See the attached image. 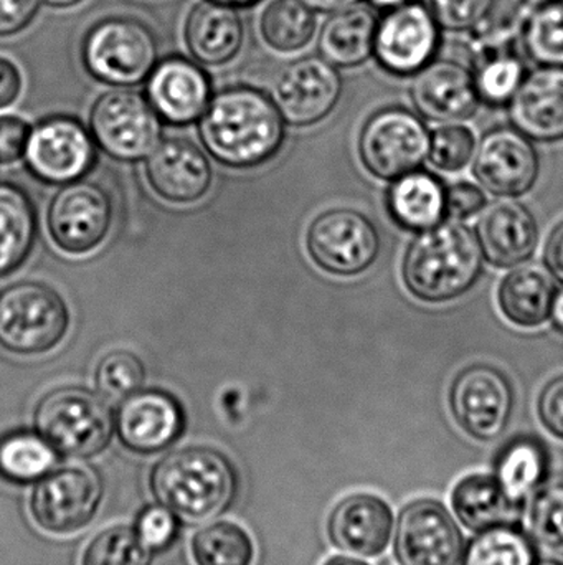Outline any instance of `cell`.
Returning a JSON list of instances; mask_svg holds the SVG:
<instances>
[{"label":"cell","mask_w":563,"mask_h":565,"mask_svg":"<svg viewBox=\"0 0 563 565\" xmlns=\"http://www.w3.org/2000/svg\"><path fill=\"white\" fill-rule=\"evenodd\" d=\"M149 490L155 503L167 508L178 520L201 524L234 508L240 477L224 451L194 445L155 461L149 473Z\"/></svg>","instance_id":"1"},{"label":"cell","mask_w":563,"mask_h":565,"mask_svg":"<svg viewBox=\"0 0 563 565\" xmlns=\"http://www.w3.org/2000/svg\"><path fill=\"white\" fill-rule=\"evenodd\" d=\"M201 136L218 161L251 168L277 154L284 138L283 116L260 89L231 86L212 96L201 118Z\"/></svg>","instance_id":"2"},{"label":"cell","mask_w":563,"mask_h":565,"mask_svg":"<svg viewBox=\"0 0 563 565\" xmlns=\"http://www.w3.org/2000/svg\"><path fill=\"white\" fill-rule=\"evenodd\" d=\"M483 252L475 232L458 221L420 232L403 258V281L415 298L445 302L475 286L483 271Z\"/></svg>","instance_id":"3"},{"label":"cell","mask_w":563,"mask_h":565,"mask_svg":"<svg viewBox=\"0 0 563 565\" xmlns=\"http://www.w3.org/2000/svg\"><path fill=\"white\" fill-rule=\"evenodd\" d=\"M35 430L56 455L93 460L111 444L115 414L101 394L83 387L56 388L36 405Z\"/></svg>","instance_id":"4"},{"label":"cell","mask_w":563,"mask_h":565,"mask_svg":"<svg viewBox=\"0 0 563 565\" xmlns=\"http://www.w3.org/2000/svg\"><path fill=\"white\" fill-rule=\"evenodd\" d=\"M158 58L154 33L131 17H111L96 23L83 42V63L89 75L118 88L145 82Z\"/></svg>","instance_id":"5"},{"label":"cell","mask_w":563,"mask_h":565,"mask_svg":"<svg viewBox=\"0 0 563 565\" xmlns=\"http://www.w3.org/2000/svg\"><path fill=\"white\" fill-rule=\"evenodd\" d=\"M105 484L95 470L82 465L62 467L33 484L29 514L36 527L50 536L82 533L98 516Z\"/></svg>","instance_id":"6"},{"label":"cell","mask_w":563,"mask_h":565,"mask_svg":"<svg viewBox=\"0 0 563 565\" xmlns=\"http://www.w3.org/2000/svg\"><path fill=\"white\" fill-rule=\"evenodd\" d=\"M465 544L462 524L439 498H413L397 513L392 553L399 565H459Z\"/></svg>","instance_id":"7"},{"label":"cell","mask_w":563,"mask_h":565,"mask_svg":"<svg viewBox=\"0 0 563 565\" xmlns=\"http://www.w3.org/2000/svg\"><path fill=\"white\" fill-rule=\"evenodd\" d=\"M68 329V311L58 292L23 281L0 292V344L17 354H42Z\"/></svg>","instance_id":"8"},{"label":"cell","mask_w":563,"mask_h":565,"mask_svg":"<svg viewBox=\"0 0 563 565\" xmlns=\"http://www.w3.org/2000/svg\"><path fill=\"white\" fill-rule=\"evenodd\" d=\"M429 149L430 132L423 119L397 106L370 116L360 132L359 152L364 166L383 181H396L419 171Z\"/></svg>","instance_id":"9"},{"label":"cell","mask_w":563,"mask_h":565,"mask_svg":"<svg viewBox=\"0 0 563 565\" xmlns=\"http://www.w3.org/2000/svg\"><path fill=\"white\" fill-rule=\"evenodd\" d=\"M450 408L468 437L479 444H491L502 437L511 422L515 388L498 369L472 365L453 382Z\"/></svg>","instance_id":"10"},{"label":"cell","mask_w":563,"mask_h":565,"mask_svg":"<svg viewBox=\"0 0 563 565\" xmlns=\"http://www.w3.org/2000/svg\"><path fill=\"white\" fill-rule=\"evenodd\" d=\"M91 131L102 151L119 161L151 154L161 136L158 113L148 98L131 89H111L96 99Z\"/></svg>","instance_id":"11"},{"label":"cell","mask_w":563,"mask_h":565,"mask_svg":"<svg viewBox=\"0 0 563 565\" xmlns=\"http://www.w3.org/2000/svg\"><path fill=\"white\" fill-rule=\"evenodd\" d=\"M307 248L317 267L327 274L354 277L379 257L380 235L366 215L336 209L314 218L307 231Z\"/></svg>","instance_id":"12"},{"label":"cell","mask_w":563,"mask_h":565,"mask_svg":"<svg viewBox=\"0 0 563 565\" xmlns=\"http://www.w3.org/2000/svg\"><path fill=\"white\" fill-rule=\"evenodd\" d=\"M432 13L420 0H410L379 17L373 56L386 72L413 76L433 62L442 42Z\"/></svg>","instance_id":"13"},{"label":"cell","mask_w":563,"mask_h":565,"mask_svg":"<svg viewBox=\"0 0 563 565\" xmlns=\"http://www.w3.org/2000/svg\"><path fill=\"white\" fill-rule=\"evenodd\" d=\"M396 511L372 491H354L340 498L326 518V536L339 553L379 559L392 546Z\"/></svg>","instance_id":"14"},{"label":"cell","mask_w":563,"mask_h":565,"mask_svg":"<svg viewBox=\"0 0 563 565\" xmlns=\"http://www.w3.org/2000/svg\"><path fill=\"white\" fill-rule=\"evenodd\" d=\"M343 95L339 68L323 56L288 63L274 79L273 102L284 121L311 126L326 118Z\"/></svg>","instance_id":"15"},{"label":"cell","mask_w":563,"mask_h":565,"mask_svg":"<svg viewBox=\"0 0 563 565\" xmlns=\"http://www.w3.org/2000/svg\"><path fill=\"white\" fill-rule=\"evenodd\" d=\"M112 222V204L105 189L95 182H68L48 209V231L66 254L95 250Z\"/></svg>","instance_id":"16"},{"label":"cell","mask_w":563,"mask_h":565,"mask_svg":"<svg viewBox=\"0 0 563 565\" xmlns=\"http://www.w3.org/2000/svg\"><path fill=\"white\" fill-rule=\"evenodd\" d=\"M184 428L181 405L161 391H136L122 398L115 415V430L122 447L141 457L169 450Z\"/></svg>","instance_id":"17"},{"label":"cell","mask_w":563,"mask_h":565,"mask_svg":"<svg viewBox=\"0 0 563 565\" xmlns=\"http://www.w3.org/2000/svg\"><path fill=\"white\" fill-rule=\"evenodd\" d=\"M538 149L516 128L486 132L475 158L479 184L499 198H519L534 188L539 178Z\"/></svg>","instance_id":"18"},{"label":"cell","mask_w":563,"mask_h":565,"mask_svg":"<svg viewBox=\"0 0 563 565\" xmlns=\"http://www.w3.org/2000/svg\"><path fill=\"white\" fill-rule=\"evenodd\" d=\"M26 161L36 178L50 184L78 181L95 161L88 131L76 119L55 116L30 131Z\"/></svg>","instance_id":"19"},{"label":"cell","mask_w":563,"mask_h":565,"mask_svg":"<svg viewBox=\"0 0 563 565\" xmlns=\"http://www.w3.org/2000/svg\"><path fill=\"white\" fill-rule=\"evenodd\" d=\"M410 96L423 118L445 125L472 118L481 103L472 70L453 60H433L416 72Z\"/></svg>","instance_id":"20"},{"label":"cell","mask_w":563,"mask_h":565,"mask_svg":"<svg viewBox=\"0 0 563 565\" xmlns=\"http://www.w3.org/2000/svg\"><path fill=\"white\" fill-rule=\"evenodd\" d=\"M210 99V79L194 60L171 56L158 62L149 75L148 102L159 118L172 125L197 121Z\"/></svg>","instance_id":"21"},{"label":"cell","mask_w":563,"mask_h":565,"mask_svg":"<svg viewBox=\"0 0 563 565\" xmlns=\"http://www.w3.org/2000/svg\"><path fill=\"white\" fill-rule=\"evenodd\" d=\"M552 451L544 438L516 435L496 450L491 471L512 518L524 516L532 494L552 473Z\"/></svg>","instance_id":"22"},{"label":"cell","mask_w":563,"mask_h":565,"mask_svg":"<svg viewBox=\"0 0 563 565\" xmlns=\"http://www.w3.org/2000/svg\"><path fill=\"white\" fill-rule=\"evenodd\" d=\"M476 238L488 264L515 268L538 248L539 225L524 204L506 199L486 204L476 224Z\"/></svg>","instance_id":"23"},{"label":"cell","mask_w":563,"mask_h":565,"mask_svg":"<svg viewBox=\"0 0 563 565\" xmlns=\"http://www.w3.org/2000/svg\"><path fill=\"white\" fill-rule=\"evenodd\" d=\"M516 129L529 139L554 142L563 139V66H538L526 73L509 102Z\"/></svg>","instance_id":"24"},{"label":"cell","mask_w":563,"mask_h":565,"mask_svg":"<svg viewBox=\"0 0 563 565\" xmlns=\"http://www.w3.org/2000/svg\"><path fill=\"white\" fill-rule=\"evenodd\" d=\"M148 179L162 199L191 204L207 194L212 169L204 152L185 139H165L148 159Z\"/></svg>","instance_id":"25"},{"label":"cell","mask_w":563,"mask_h":565,"mask_svg":"<svg viewBox=\"0 0 563 565\" xmlns=\"http://www.w3.org/2000/svg\"><path fill=\"white\" fill-rule=\"evenodd\" d=\"M184 39L192 60L198 65H227L243 46V20L237 7L201 0L188 13Z\"/></svg>","instance_id":"26"},{"label":"cell","mask_w":563,"mask_h":565,"mask_svg":"<svg viewBox=\"0 0 563 565\" xmlns=\"http://www.w3.org/2000/svg\"><path fill=\"white\" fill-rule=\"evenodd\" d=\"M377 22L376 12L359 3L329 13L317 39L320 56L336 68L362 65L373 56Z\"/></svg>","instance_id":"27"},{"label":"cell","mask_w":563,"mask_h":565,"mask_svg":"<svg viewBox=\"0 0 563 565\" xmlns=\"http://www.w3.org/2000/svg\"><path fill=\"white\" fill-rule=\"evenodd\" d=\"M554 275L541 265H518L499 286L502 315L521 328H538L551 319L557 295Z\"/></svg>","instance_id":"28"},{"label":"cell","mask_w":563,"mask_h":565,"mask_svg":"<svg viewBox=\"0 0 563 565\" xmlns=\"http://www.w3.org/2000/svg\"><path fill=\"white\" fill-rule=\"evenodd\" d=\"M445 195V185L439 178L430 172L413 171L393 181L387 204L400 227L423 232L442 224L446 215Z\"/></svg>","instance_id":"29"},{"label":"cell","mask_w":563,"mask_h":565,"mask_svg":"<svg viewBox=\"0 0 563 565\" xmlns=\"http://www.w3.org/2000/svg\"><path fill=\"white\" fill-rule=\"evenodd\" d=\"M541 550L519 518L476 531L465 544L459 565H535Z\"/></svg>","instance_id":"30"},{"label":"cell","mask_w":563,"mask_h":565,"mask_svg":"<svg viewBox=\"0 0 563 565\" xmlns=\"http://www.w3.org/2000/svg\"><path fill=\"white\" fill-rule=\"evenodd\" d=\"M450 510L472 533L512 518L498 483L485 471H473L455 481L450 490Z\"/></svg>","instance_id":"31"},{"label":"cell","mask_w":563,"mask_h":565,"mask_svg":"<svg viewBox=\"0 0 563 565\" xmlns=\"http://www.w3.org/2000/svg\"><path fill=\"white\" fill-rule=\"evenodd\" d=\"M188 554L194 565H255L258 550L247 527L220 520L205 524L192 536Z\"/></svg>","instance_id":"32"},{"label":"cell","mask_w":563,"mask_h":565,"mask_svg":"<svg viewBox=\"0 0 563 565\" xmlns=\"http://www.w3.org/2000/svg\"><path fill=\"white\" fill-rule=\"evenodd\" d=\"M56 451L33 431L19 430L0 437V481L29 487L53 470Z\"/></svg>","instance_id":"33"},{"label":"cell","mask_w":563,"mask_h":565,"mask_svg":"<svg viewBox=\"0 0 563 565\" xmlns=\"http://www.w3.org/2000/svg\"><path fill=\"white\" fill-rule=\"evenodd\" d=\"M316 12L303 0H271L261 12V40L277 53L306 49L316 35Z\"/></svg>","instance_id":"34"},{"label":"cell","mask_w":563,"mask_h":565,"mask_svg":"<svg viewBox=\"0 0 563 565\" xmlns=\"http://www.w3.org/2000/svg\"><path fill=\"white\" fill-rule=\"evenodd\" d=\"M35 238V214L29 198L12 185H0V274L19 267Z\"/></svg>","instance_id":"35"},{"label":"cell","mask_w":563,"mask_h":565,"mask_svg":"<svg viewBox=\"0 0 563 565\" xmlns=\"http://www.w3.org/2000/svg\"><path fill=\"white\" fill-rule=\"evenodd\" d=\"M524 516L539 550L563 557V470L552 471L532 494Z\"/></svg>","instance_id":"36"},{"label":"cell","mask_w":563,"mask_h":565,"mask_svg":"<svg viewBox=\"0 0 563 565\" xmlns=\"http://www.w3.org/2000/svg\"><path fill=\"white\" fill-rule=\"evenodd\" d=\"M522 49L538 66H563V3L542 0L529 13Z\"/></svg>","instance_id":"37"},{"label":"cell","mask_w":563,"mask_h":565,"mask_svg":"<svg viewBox=\"0 0 563 565\" xmlns=\"http://www.w3.org/2000/svg\"><path fill=\"white\" fill-rule=\"evenodd\" d=\"M154 556L132 524H111L86 543L79 565H154Z\"/></svg>","instance_id":"38"},{"label":"cell","mask_w":563,"mask_h":565,"mask_svg":"<svg viewBox=\"0 0 563 565\" xmlns=\"http://www.w3.org/2000/svg\"><path fill=\"white\" fill-rule=\"evenodd\" d=\"M479 99L489 106L509 105L526 76L519 53H501L475 63L472 68Z\"/></svg>","instance_id":"39"},{"label":"cell","mask_w":563,"mask_h":565,"mask_svg":"<svg viewBox=\"0 0 563 565\" xmlns=\"http://www.w3.org/2000/svg\"><path fill=\"white\" fill-rule=\"evenodd\" d=\"M96 382L102 397L108 401H122L141 388L144 367L131 352H111L99 362Z\"/></svg>","instance_id":"40"},{"label":"cell","mask_w":563,"mask_h":565,"mask_svg":"<svg viewBox=\"0 0 563 565\" xmlns=\"http://www.w3.org/2000/svg\"><path fill=\"white\" fill-rule=\"evenodd\" d=\"M475 152V135L472 129L458 122L445 125L430 135V161L440 171H462L469 164Z\"/></svg>","instance_id":"41"},{"label":"cell","mask_w":563,"mask_h":565,"mask_svg":"<svg viewBox=\"0 0 563 565\" xmlns=\"http://www.w3.org/2000/svg\"><path fill=\"white\" fill-rule=\"evenodd\" d=\"M432 13L440 29L469 32L495 6L496 0H420Z\"/></svg>","instance_id":"42"},{"label":"cell","mask_w":563,"mask_h":565,"mask_svg":"<svg viewBox=\"0 0 563 565\" xmlns=\"http://www.w3.org/2000/svg\"><path fill=\"white\" fill-rule=\"evenodd\" d=\"M136 533L154 554L165 553L174 546L181 534V520L161 504L145 507L136 518Z\"/></svg>","instance_id":"43"},{"label":"cell","mask_w":563,"mask_h":565,"mask_svg":"<svg viewBox=\"0 0 563 565\" xmlns=\"http://www.w3.org/2000/svg\"><path fill=\"white\" fill-rule=\"evenodd\" d=\"M485 191L472 182H458L446 189L445 211L452 221H466L473 215L481 214L488 204Z\"/></svg>","instance_id":"44"},{"label":"cell","mask_w":563,"mask_h":565,"mask_svg":"<svg viewBox=\"0 0 563 565\" xmlns=\"http://www.w3.org/2000/svg\"><path fill=\"white\" fill-rule=\"evenodd\" d=\"M538 415L545 430L563 441V375L542 388L538 401Z\"/></svg>","instance_id":"45"},{"label":"cell","mask_w":563,"mask_h":565,"mask_svg":"<svg viewBox=\"0 0 563 565\" xmlns=\"http://www.w3.org/2000/svg\"><path fill=\"white\" fill-rule=\"evenodd\" d=\"M29 122L19 116H0V162L9 164L25 152L30 138Z\"/></svg>","instance_id":"46"},{"label":"cell","mask_w":563,"mask_h":565,"mask_svg":"<svg viewBox=\"0 0 563 565\" xmlns=\"http://www.w3.org/2000/svg\"><path fill=\"white\" fill-rule=\"evenodd\" d=\"M42 0H0V36L15 35L39 12Z\"/></svg>","instance_id":"47"},{"label":"cell","mask_w":563,"mask_h":565,"mask_svg":"<svg viewBox=\"0 0 563 565\" xmlns=\"http://www.w3.org/2000/svg\"><path fill=\"white\" fill-rule=\"evenodd\" d=\"M22 92V73L15 63L0 56V109L7 108Z\"/></svg>","instance_id":"48"},{"label":"cell","mask_w":563,"mask_h":565,"mask_svg":"<svg viewBox=\"0 0 563 565\" xmlns=\"http://www.w3.org/2000/svg\"><path fill=\"white\" fill-rule=\"evenodd\" d=\"M544 257L549 271L563 281V221L549 235Z\"/></svg>","instance_id":"49"},{"label":"cell","mask_w":563,"mask_h":565,"mask_svg":"<svg viewBox=\"0 0 563 565\" xmlns=\"http://www.w3.org/2000/svg\"><path fill=\"white\" fill-rule=\"evenodd\" d=\"M303 2L310 6L316 13H334L337 10L356 6L360 0H303Z\"/></svg>","instance_id":"50"},{"label":"cell","mask_w":563,"mask_h":565,"mask_svg":"<svg viewBox=\"0 0 563 565\" xmlns=\"http://www.w3.org/2000/svg\"><path fill=\"white\" fill-rule=\"evenodd\" d=\"M321 565H372L362 557L349 556V554H336V556L327 557Z\"/></svg>","instance_id":"51"},{"label":"cell","mask_w":563,"mask_h":565,"mask_svg":"<svg viewBox=\"0 0 563 565\" xmlns=\"http://www.w3.org/2000/svg\"><path fill=\"white\" fill-rule=\"evenodd\" d=\"M551 319L552 324H554L559 331L563 332V288L557 289V295H555L554 305H552Z\"/></svg>","instance_id":"52"},{"label":"cell","mask_w":563,"mask_h":565,"mask_svg":"<svg viewBox=\"0 0 563 565\" xmlns=\"http://www.w3.org/2000/svg\"><path fill=\"white\" fill-rule=\"evenodd\" d=\"M407 2H410V0H367L370 9L382 10V12L397 9V7L403 6Z\"/></svg>","instance_id":"53"},{"label":"cell","mask_w":563,"mask_h":565,"mask_svg":"<svg viewBox=\"0 0 563 565\" xmlns=\"http://www.w3.org/2000/svg\"><path fill=\"white\" fill-rule=\"evenodd\" d=\"M42 2L53 7V9H72V7L78 6V3L85 2V0H42Z\"/></svg>","instance_id":"54"},{"label":"cell","mask_w":563,"mask_h":565,"mask_svg":"<svg viewBox=\"0 0 563 565\" xmlns=\"http://www.w3.org/2000/svg\"><path fill=\"white\" fill-rule=\"evenodd\" d=\"M215 2L227 3V6L237 7V9H241V7L253 6V3H257L258 0H215Z\"/></svg>","instance_id":"55"},{"label":"cell","mask_w":563,"mask_h":565,"mask_svg":"<svg viewBox=\"0 0 563 565\" xmlns=\"http://www.w3.org/2000/svg\"><path fill=\"white\" fill-rule=\"evenodd\" d=\"M535 565H563V557L551 556V554H548V556H541V559H539V563Z\"/></svg>","instance_id":"56"},{"label":"cell","mask_w":563,"mask_h":565,"mask_svg":"<svg viewBox=\"0 0 563 565\" xmlns=\"http://www.w3.org/2000/svg\"><path fill=\"white\" fill-rule=\"evenodd\" d=\"M557 2H562L563 3V0H557Z\"/></svg>","instance_id":"57"}]
</instances>
